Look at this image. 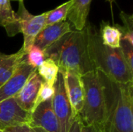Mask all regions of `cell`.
<instances>
[{
  "label": "cell",
  "instance_id": "d4e9b609",
  "mask_svg": "<svg viewBox=\"0 0 133 132\" xmlns=\"http://www.w3.org/2000/svg\"><path fill=\"white\" fill-rule=\"evenodd\" d=\"M80 132H98L93 126H85L81 124Z\"/></svg>",
  "mask_w": 133,
  "mask_h": 132
},
{
  "label": "cell",
  "instance_id": "6da1fadb",
  "mask_svg": "<svg viewBox=\"0 0 133 132\" xmlns=\"http://www.w3.org/2000/svg\"><path fill=\"white\" fill-rule=\"evenodd\" d=\"M97 72L104 100V120L101 132H133V82H118Z\"/></svg>",
  "mask_w": 133,
  "mask_h": 132
},
{
  "label": "cell",
  "instance_id": "7a4b0ae2",
  "mask_svg": "<svg viewBox=\"0 0 133 132\" xmlns=\"http://www.w3.org/2000/svg\"><path fill=\"white\" fill-rule=\"evenodd\" d=\"M46 58L53 60L59 72H74L83 76L95 70L88 53L87 24L81 30L73 29L44 51Z\"/></svg>",
  "mask_w": 133,
  "mask_h": 132
},
{
  "label": "cell",
  "instance_id": "83f0119b",
  "mask_svg": "<svg viewBox=\"0 0 133 132\" xmlns=\"http://www.w3.org/2000/svg\"><path fill=\"white\" fill-rule=\"evenodd\" d=\"M107 1H108V2H114L115 0H107Z\"/></svg>",
  "mask_w": 133,
  "mask_h": 132
},
{
  "label": "cell",
  "instance_id": "3957f363",
  "mask_svg": "<svg viewBox=\"0 0 133 132\" xmlns=\"http://www.w3.org/2000/svg\"><path fill=\"white\" fill-rule=\"evenodd\" d=\"M87 27L88 53L94 68L115 82H133V72L128 67L120 47L112 48L104 45L99 32L90 23H87Z\"/></svg>",
  "mask_w": 133,
  "mask_h": 132
},
{
  "label": "cell",
  "instance_id": "7c38bea8",
  "mask_svg": "<svg viewBox=\"0 0 133 132\" xmlns=\"http://www.w3.org/2000/svg\"><path fill=\"white\" fill-rule=\"evenodd\" d=\"M43 81V79L39 75L37 71L35 70L23 87L16 96H14L16 101L22 109L30 113L32 112L37 93Z\"/></svg>",
  "mask_w": 133,
  "mask_h": 132
},
{
  "label": "cell",
  "instance_id": "7402d4cb",
  "mask_svg": "<svg viewBox=\"0 0 133 132\" xmlns=\"http://www.w3.org/2000/svg\"><path fill=\"white\" fill-rule=\"evenodd\" d=\"M120 49L128 67L133 72V44H131L126 40H122L120 43Z\"/></svg>",
  "mask_w": 133,
  "mask_h": 132
},
{
  "label": "cell",
  "instance_id": "5b68a950",
  "mask_svg": "<svg viewBox=\"0 0 133 132\" xmlns=\"http://www.w3.org/2000/svg\"><path fill=\"white\" fill-rule=\"evenodd\" d=\"M54 89L55 93L52 98V107L58 121L60 132H69L75 117L67 96L64 75L60 72L55 81Z\"/></svg>",
  "mask_w": 133,
  "mask_h": 132
},
{
  "label": "cell",
  "instance_id": "cb8c5ba5",
  "mask_svg": "<svg viewBox=\"0 0 133 132\" xmlns=\"http://www.w3.org/2000/svg\"><path fill=\"white\" fill-rule=\"evenodd\" d=\"M80 129H81V123H80L79 119L77 116L74 119L69 132H80Z\"/></svg>",
  "mask_w": 133,
  "mask_h": 132
},
{
  "label": "cell",
  "instance_id": "ffe728a7",
  "mask_svg": "<svg viewBox=\"0 0 133 132\" xmlns=\"http://www.w3.org/2000/svg\"><path fill=\"white\" fill-rule=\"evenodd\" d=\"M25 58L26 62L35 68H37V67L46 59L44 51L35 45H33L30 47L26 53Z\"/></svg>",
  "mask_w": 133,
  "mask_h": 132
},
{
  "label": "cell",
  "instance_id": "5bb4252c",
  "mask_svg": "<svg viewBox=\"0 0 133 132\" xmlns=\"http://www.w3.org/2000/svg\"><path fill=\"white\" fill-rule=\"evenodd\" d=\"M0 26L5 28L9 37L21 33L19 22L12 9L10 0H0Z\"/></svg>",
  "mask_w": 133,
  "mask_h": 132
},
{
  "label": "cell",
  "instance_id": "44dd1931",
  "mask_svg": "<svg viewBox=\"0 0 133 132\" xmlns=\"http://www.w3.org/2000/svg\"><path fill=\"white\" fill-rule=\"evenodd\" d=\"M54 93H55V89H54V85H50L48 82L43 81V82L41 85L39 92L37 93V96L34 103V106L33 107L32 112L33 110L41 103H44L47 100H51L53 98L54 96ZM31 112V113H32ZM30 113V114H31Z\"/></svg>",
  "mask_w": 133,
  "mask_h": 132
},
{
  "label": "cell",
  "instance_id": "484cf974",
  "mask_svg": "<svg viewBox=\"0 0 133 132\" xmlns=\"http://www.w3.org/2000/svg\"><path fill=\"white\" fill-rule=\"evenodd\" d=\"M34 129V132H47L46 131L43 130L42 128H32Z\"/></svg>",
  "mask_w": 133,
  "mask_h": 132
},
{
  "label": "cell",
  "instance_id": "30bf717a",
  "mask_svg": "<svg viewBox=\"0 0 133 132\" xmlns=\"http://www.w3.org/2000/svg\"><path fill=\"white\" fill-rule=\"evenodd\" d=\"M65 79V90L72 107L73 116L76 118L82 110L84 101V88L79 74L68 71L62 73Z\"/></svg>",
  "mask_w": 133,
  "mask_h": 132
},
{
  "label": "cell",
  "instance_id": "277c9868",
  "mask_svg": "<svg viewBox=\"0 0 133 132\" xmlns=\"http://www.w3.org/2000/svg\"><path fill=\"white\" fill-rule=\"evenodd\" d=\"M84 88V101L78 115L82 125L93 126L101 131L104 120V100L103 90L97 70L81 76Z\"/></svg>",
  "mask_w": 133,
  "mask_h": 132
},
{
  "label": "cell",
  "instance_id": "4316f807",
  "mask_svg": "<svg viewBox=\"0 0 133 132\" xmlns=\"http://www.w3.org/2000/svg\"><path fill=\"white\" fill-rule=\"evenodd\" d=\"M10 1H18V2H21V1H23V0H10Z\"/></svg>",
  "mask_w": 133,
  "mask_h": 132
},
{
  "label": "cell",
  "instance_id": "f1b7e54d",
  "mask_svg": "<svg viewBox=\"0 0 133 132\" xmlns=\"http://www.w3.org/2000/svg\"><path fill=\"white\" fill-rule=\"evenodd\" d=\"M0 132H3V131H2V130H0Z\"/></svg>",
  "mask_w": 133,
  "mask_h": 132
},
{
  "label": "cell",
  "instance_id": "9a60e30c",
  "mask_svg": "<svg viewBox=\"0 0 133 132\" xmlns=\"http://www.w3.org/2000/svg\"><path fill=\"white\" fill-rule=\"evenodd\" d=\"M25 56L26 54L22 47L14 54L0 53V87L11 77L17 65Z\"/></svg>",
  "mask_w": 133,
  "mask_h": 132
},
{
  "label": "cell",
  "instance_id": "603a6c76",
  "mask_svg": "<svg viewBox=\"0 0 133 132\" xmlns=\"http://www.w3.org/2000/svg\"><path fill=\"white\" fill-rule=\"evenodd\" d=\"M2 131L3 132H34V129L31 127H30L28 124L6 128Z\"/></svg>",
  "mask_w": 133,
  "mask_h": 132
},
{
  "label": "cell",
  "instance_id": "ac0fdd59",
  "mask_svg": "<svg viewBox=\"0 0 133 132\" xmlns=\"http://www.w3.org/2000/svg\"><path fill=\"white\" fill-rule=\"evenodd\" d=\"M72 3H73L72 0H69L67 2L62 3L57 8H55L52 10H50L48 12V16L46 18L45 26H48V25H51V24L57 23L59 22L65 21L68 17L69 11L71 6L72 5Z\"/></svg>",
  "mask_w": 133,
  "mask_h": 132
},
{
  "label": "cell",
  "instance_id": "4fadbf2b",
  "mask_svg": "<svg viewBox=\"0 0 133 132\" xmlns=\"http://www.w3.org/2000/svg\"><path fill=\"white\" fill-rule=\"evenodd\" d=\"M72 2L67 19H69L73 29L81 30L87 23V16L92 0H72Z\"/></svg>",
  "mask_w": 133,
  "mask_h": 132
},
{
  "label": "cell",
  "instance_id": "e0dca14e",
  "mask_svg": "<svg viewBox=\"0 0 133 132\" xmlns=\"http://www.w3.org/2000/svg\"><path fill=\"white\" fill-rule=\"evenodd\" d=\"M37 71L44 82L53 86L59 72V68L53 60L46 58L37 67Z\"/></svg>",
  "mask_w": 133,
  "mask_h": 132
},
{
  "label": "cell",
  "instance_id": "8fae6325",
  "mask_svg": "<svg viewBox=\"0 0 133 132\" xmlns=\"http://www.w3.org/2000/svg\"><path fill=\"white\" fill-rule=\"evenodd\" d=\"M72 30V25L66 20L45 26L37 36L34 45L44 51Z\"/></svg>",
  "mask_w": 133,
  "mask_h": 132
},
{
  "label": "cell",
  "instance_id": "d6986e66",
  "mask_svg": "<svg viewBox=\"0 0 133 132\" xmlns=\"http://www.w3.org/2000/svg\"><path fill=\"white\" fill-rule=\"evenodd\" d=\"M120 18L123 22V26L116 25V26L122 33V40L133 44V16L122 11Z\"/></svg>",
  "mask_w": 133,
  "mask_h": 132
},
{
  "label": "cell",
  "instance_id": "2e32d148",
  "mask_svg": "<svg viewBox=\"0 0 133 132\" xmlns=\"http://www.w3.org/2000/svg\"><path fill=\"white\" fill-rule=\"evenodd\" d=\"M99 35L102 43L112 48H119L122 40V33L115 26H111L108 23L102 21Z\"/></svg>",
  "mask_w": 133,
  "mask_h": 132
},
{
  "label": "cell",
  "instance_id": "ba28073f",
  "mask_svg": "<svg viewBox=\"0 0 133 132\" xmlns=\"http://www.w3.org/2000/svg\"><path fill=\"white\" fill-rule=\"evenodd\" d=\"M35 70L37 68L30 65L24 57L11 77L0 87V102L16 96Z\"/></svg>",
  "mask_w": 133,
  "mask_h": 132
},
{
  "label": "cell",
  "instance_id": "9c48e42d",
  "mask_svg": "<svg viewBox=\"0 0 133 132\" xmlns=\"http://www.w3.org/2000/svg\"><path fill=\"white\" fill-rule=\"evenodd\" d=\"M28 124L47 132H60L58 121L52 107V99L41 103L33 110Z\"/></svg>",
  "mask_w": 133,
  "mask_h": 132
},
{
  "label": "cell",
  "instance_id": "8992f818",
  "mask_svg": "<svg viewBox=\"0 0 133 132\" xmlns=\"http://www.w3.org/2000/svg\"><path fill=\"white\" fill-rule=\"evenodd\" d=\"M19 2L18 11L16 13L19 22L21 33L23 35V44L22 48L26 54L28 51L34 45L37 36L45 26V21L49 11L40 15H32L26 9L23 1Z\"/></svg>",
  "mask_w": 133,
  "mask_h": 132
},
{
  "label": "cell",
  "instance_id": "52a82bcc",
  "mask_svg": "<svg viewBox=\"0 0 133 132\" xmlns=\"http://www.w3.org/2000/svg\"><path fill=\"white\" fill-rule=\"evenodd\" d=\"M30 113L22 109L14 96L0 102V130L29 124Z\"/></svg>",
  "mask_w": 133,
  "mask_h": 132
}]
</instances>
